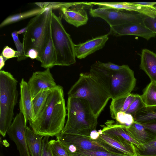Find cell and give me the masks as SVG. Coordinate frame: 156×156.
I'll return each mask as SVG.
<instances>
[{
    "label": "cell",
    "instance_id": "obj_1",
    "mask_svg": "<svg viewBox=\"0 0 156 156\" xmlns=\"http://www.w3.org/2000/svg\"><path fill=\"white\" fill-rule=\"evenodd\" d=\"M66 108L63 87L59 85L53 89L40 113L33 121L29 122L35 133L44 136L59 135L65 123Z\"/></svg>",
    "mask_w": 156,
    "mask_h": 156
},
{
    "label": "cell",
    "instance_id": "obj_2",
    "mask_svg": "<svg viewBox=\"0 0 156 156\" xmlns=\"http://www.w3.org/2000/svg\"><path fill=\"white\" fill-rule=\"evenodd\" d=\"M117 71H112L102 66L98 61L90 67V74L104 89L112 100L131 93L136 84L134 72L127 65Z\"/></svg>",
    "mask_w": 156,
    "mask_h": 156
},
{
    "label": "cell",
    "instance_id": "obj_3",
    "mask_svg": "<svg viewBox=\"0 0 156 156\" xmlns=\"http://www.w3.org/2000/svg\"><path fill=\"white\" fill-rule=\"evenodd\" d=\"M66 109L67 120L61 133L90 136L96 130L98 118L87 101L68 97Z\"/></svg>",
    "mask_w": 156,
    "mask_h": 156
},
{
    "label": "cell",
    "instance_id": "obj_4",
    "mask_svg": "<svg viewBox=\"0 0 156 156\" xmlns=\"http://www.w3.org/2000/svg\"><path fill=\"white\" fill-rule=\"evenodd\" d=\"M68 97L83 99L98 118L111 98L103 87L90 74L82 73L68 93Z\"/></svg>",
    "mask_w": 156,
    "mask_h": 156
},
{
    "label": "cell",
    "instance_id": "obj_5",
    "mask_svg": "<svg viewBox=\"0 0 156 156\" xmlns=\"http://www.w3.org/2000/svg\"><path fill=\"white\" fill-rule=\"evenodd\" d=\"M52 12V9L46 8L29 21L27 30L23 34V43L25 56L29 49L34 48L38 52L36 60L39 61L51 33Z\"/></svg>",
    "mask_w": 156,
    "mask_h": 156
},
{
    "label": "cell",
    "instance_id": "obj_6",
    "mask_svg": "<svg viewBox=\"0 0 156 156\" xmlns=\"http://www.w3.org/2000/svg\"><path fill=\"white\" fill-rule=\"evenodd\" d=\"M17 81L10 73L0 71V133L5 137L13 118L18 95Z\"/></svg>",
    "mask_w": 156,
    "mask_h": 156
},
{
    "label": "cell",
    "instance_id": "obj_7",
    "mask_svg": "<svg viewBox=\"0 0 156 156\" xmlns=\"http://www.w3.org/2000/svg\"><path fill=\"white\" fill-rule=\"evenodd\" d=\"M51 37L56 57V66H69L76 62L75 44L66 30L60 17L53 12L51 22Z\"/></svg>",
    "mask_w": 156,
    "mask_h": 156
},
{
    "label": "cell",
    "instance_id": "obj_8",
    "mask_svg": "<svg viewBox=\"0 0 156 156\" xmlns=\"http://www.w3.org/2000/svg\"><path fill=\"white\" fill-rule=\"evenodd\" d=\"M56 136L68 154L76 151H90L124 153L108 144L99 136L98 139L95 140L92 139L90 136L61 133Z\"/></svg>",
    "mask_w": 156,
    "mask_h": 156
},
{
    "label": "cell",
    "instance_id": "obj_9",
    "mask_svg": "<svg viewBox=\"0 0 156 156\" xmlns=\"http://www.w3.org/2000/svg\"><path fill=\"white\" fill-rule=\"evenodd\" d=\"M90 15L104 20L112 26L142 20V14L126 10L99 7L90 9Z\"/></svg>",
    "mask_w": 156,
    "mask_h": 156
},
{
    "label": "cell",
    "instance_id": "obj_10",
    "mask_svg": "<svg viewBox=\"0 0 156 156\" xmlns=\"http://www.w3.org/2000/svg\"><path fill=\"white\" fill-rule=\"evenodd\" d=\"M27 126L23 115L20 112L16 115L7 132L15 143L20 156H30L26 140Z\"/></svg>",
    "mask_w": 156,
    "mask_h": 156
},
{
    "label": "cell",
    "instance_id": "obj_11",
    "mask_svg": "<svg viewBox=\"0 0 156 156\" xmlns=\"http://www.w3.org/2000/svg\"><path fill=\"white\" fill-rule=\"evenodd\" d=\"M108 34L116 36L135 35L143 37L147 40H149L156 36V34L151 31L145 26L143 20L111 26Z\"/></svg>",
    "mask_w": 156,
    "mask_h": 156
},
{
    "label": "cell",
    "instance_id": "obj_12",
    "mask_svg": "<svg viewBox=\"0 0 156 156\" xmlns=\"http://www.w3.org/2000/svg\"><path fill=\"white\" fill-rule=\"evenodd\" d=\"M89 6L85 2H67L60 9L67 23L78 27L87 23L88 17L85 7Z\"/></svg>",
    "mask_w": 156,
    "mask_h": 156
},
{
    "label": "cell",
    "instance_id": "obj_13",
    "mask_svg": "<svg viewBox=\"0 0 156 156\" xmlns=\"http://www.w3.org/2000/svg\"><path fill=\"white\" fill-rule=\"evenodd\" d=\"M50 68L34 72L27 82L32 99L41 90H53L57 86Z\"/></svg>",
    "mask_w": 156,
    "mask_h": 156
},
{
    "label": "cell",
    "instance_id": "obj_14",
    "mask_svg": "<svg viewBox=\"0 0 156 156\" xmlns=\"http://www.w3.org/2000/svg\"><path fill=\"white\" fill-rule=\"evenodd\" d=\"M20 86V112L23 115L27 126L28 121L29 122L33 121L35 120L36 117L34 111L32 96L27 83L22 78Z\"/></svg>",
    "mask_w": 156,
    "mask_h": 156
},
{
    "label": "cell",
    "instance_id": "obj_15",
    "mask_svg": "<svg viewBox=\"0 0 156 156\" xmlns=\"http://www.w3.org/2000/svg\"><path fill=\"white\" fill-rule=\"evenodd\" d=\"M108 34L98 36L78 44H75L76 57L78 59L85 58L88 55L101 49L108 39Z\"/></svg>",
    "mask_w": 156,
    "mask_h": 156
},
{
    "label": "cell",
    "instance_id": "obj_16",
    "mask_svg": "<svg viewBox=\"0 0 156 156\" xmlns=\"http://www.w3.org/2000/svg\"><path fill=\"white\" fill-rule=\"evenodd\" d=\"M106 8L126 10L139 13L151 17H156L153 7L144 6L135 4L134 2H105L103 4Z\"/></svg>",
    "mask_w": 156,
    "mask_h": 156
},
{
    "label": "cell",
    "instance_id": "obj_17",
    "mask_svg": "<svg viewBox=\"0 0 156 156\" xmlns=\"http://www.w3.org/2000/svg\"><path fill=\"white\" fill-rule=\"evenodd\" d=\"M99 137L105 142L122 153L131 156H137L135 145L123 138L108 135L101 133L99 131Z\"/></svg>",
    "mask_w": 156,
    "mask_h": 156
},
{
    "label": "cell",
    "instance_id": "obj_18",
    "mask_svg": "<svg viewBox=\"0 0 156 156\" xmlns=\"http://www.w3.org/2000/svg\"><path fill=\"white\" fill-rule=\"evenodd\" d=\"M140 69L146 74L151 81L156 82V54L147 49H142Z\"/></svg>",
    "mask_w": 156,
    "mask_h": 156
},
{
    "label": "cell",
    "instance_id": "obj_19",
    "mask_svg": "<svg viewBox=\"0 0 156 156\" xmlns=\"http://www.w3.org/2000/svg\"><path fill=\"white\" fill-rule=\"evenodd\" d=\"M126 129L130 136L140 144H143L156 139V135L146 129L141 123L134 121Z\"/></svg>",
    "mask_w": 156,
    "mask_h": 156
},
{
    "label": "cell",
    "instance_id": "obj_20",
    "mask_svg": "<svg viewBox=\"0 0 156 156\" xmlns=\"http://www.w3.org/2000/svg\"><path fill=\"white\" fill-rule=\"evenodd\" d=\"M26 136L30 156H42L43 136L36 134L28 126L26 127Z\"/></svg>",
    "mask_w": 156,
    "mask_h": 156
},
{
    "label": "cell",
    "instance_id": "obj_21",
    "mask_svg": "<svg viewBox=\"0 0 156 156\" xmlns=\"http://www.w3.org/2000/svg\"><path fill=\"white\" fill-rule=\"evenodd\" d=\"M41 66L45 69L56 66V57L51 33L42 55L39 61Z\"/></svg>",
    "mask_w": 156,
    "mask_h": 156
},
{
    "label": "cell",
    "instance_id": "obj_22",
    "mask_svg": "<svg viewBox=\"0 0 156 156\" xmlns=\"http://www.w3.org/2000/svg\"><path fill=\"white\" fill-rule=\"evenodd\" d=\"M136 95V94L131 93L126 96L112 100L110 106L111 117L115 119L117 112H125L134 99Z\"/></svg>",
    "mask_w": 156,
    "mask_h": 156
},
{
    "label": "cell",
    "instance_id": "obj_23",
    "mask_svg": "<svg viewBox=\"0 0 156 156\" xmlns=\"http://www.w3.org/2000/svg\"><path fill=\"white\" fill-rule=\"evenodd\" d=\"M46 8H38L18 14L10 16L5 19L0 24V27L16 23L21 20L35 16L44 11Z\"/></svg>",
    "mask_w": 156,
    "mask_h": 156
},
{
    "label": "cell",
    "instance_id": "obj_24",
    "mask_svg": "<svg viewBox=\"0 0 156 156\" xmlns=\"http://www.w3.org/2000/svg\"><path fill=\"white\" fill-rule=\"evenodd\" d=\"M145 107L156 106V82L151 81L141 95Z\"/></svg>",
    "mask_w": 156,
    "mask_h": 156
},
{
    "label": "cell",
    "instance_id": "obj_25",
    "mask_svg": "<svg viewBox=\"0 0 156 156\" xmlns=\"http://www.w3.org/2000/svg\"><path fill=\"white\" fill-rule=\"evenodd\" d=\"M134 121L144 123L156 120V106L144 107L134 117Z\"/></svg>",
    "mask_w": 156,
    "mask_h": 156
},
{
    "label": "cell",
    "instance_id": "obj_26",
    "mask_svg": "<svg viewBox=\"0 0 156 156\" xmlns=\"http://www.w3.org/2000/svg\"><path fill=\"white\" fill-rule=\"evenodd\" d=\"M52 90H41L32 99L33 108L36 118L44 107Z\"/></svg>",
    "mask_w": 156,
    "mask_h": 156
},
{
    "label": "cell",
    "instance_id": "obj_27",
    "mask_svg": "<svg viewBox=\"0 0 156 156\" xmlns=\"http://www.w3.org/2000/svg\"><path fill=\"white\" fill-rule=\"evenodd\" d=\"M135 147L137 156H156V139Z\"/></svg>",
    "mask_w": 156,
    "mask_h": 156
},
{
    "label": "cell",
    "instance_id": "obj_28",
    "mask_svg": "<svg viewBox=\"0 0 156 156\" xmlns=\"http://www.w3.org/2000/svg\"><path fill=\"white\" fill-rule=\"evenodd\" d=\"M68 154L69 156H131L124 153L114 154L100 151H76Z\"/></svg>",
    "mask_w": 156,
    "mask_h": 156
},
{
    "label": "cell",
    "instance_id": "obj_29",
    "mask_svg": "<svg viewBox=\"0 0 156 156\" xmlns=\"http://www.w3.org/2000/svg\"><path fill=\"white\" fill-rule=\"evenodd\" d=\"M144 107L141 95L136 94L134 99L125 112L131 115L134 117L136 113Z\"/></svg>",
    "mask_w": 156,
    "mask_h": 156
},
{
    "label": "cell",
    "instance_id": "obj_30",
    "mask_svg": "<svg viewBox=\"0 0 156 156\" xmlns=\"http://www.w3.org/2000/svg\"><path fill=\"white\" fill-rule=\"evenodd\" d=\"M49 143L53 156H69L58 139L50 140Z\"/></svg>",
    "mask_w": 156,
    "mask_h": 156
},
{
    "label": "cell",
    "instance_id": "obj_31",
    "mask_svg": "<svg viewBox=\"0 0 156 156\" xmlns=\"http://www.w3.org/2000/svg\"><path fill=\"white\" fill-rule=\"evenodd\" d=\"M115 119L119 124L126 126H130L134 122V117L131 115L123 112H117Z\"/></svg>",
    "mask_w": 156,
    "mask_h": 156
},
{
    "label": "cell",
    "instance_id": "obj_32",
    "mask_svg": "<svg viewBox=\"0 0 156 156\" xmlns=\"http://www.w3.org/2000/svg\"><path fill=\"white\" fill-rule=\"evenodd\" d=\"M11 35L16 48L17 51L19 53V56L17 58V61H20L26 59L27 58L25 55L23 43L20 41L19 39L17 31H15L12 32Z\"/></svg>",
    "mask_w": 156,
    "mask_h": 156
},
{
    "label": "cell",
    "instance_id": "obj_33",
    "mask_svg": "<svg viewBox=\"0 0 156 156\" xmlns=\"http://www.w3.org/2000/svg\"><path fill=\"white\" fill-rule=\"evenodd\" d=\"M142 18L145 26L151 31L156 34V17H151L142 14Z\"/></svg>",
    "mask_w": 156,
    "mask_h": 156
},
{
    "label": "cell",
    "instance_id": "obj_34",
    "mask_svg": "<svg viewBox=\"0 0 156 156\" xmlns=\"http://www.w3.org/2000/svg\"><path fill=\"white\" fill-rule=\"evenodd\" d=\"M1 55L2 56L5 60L13 58H18L19 53L8 46H6L4 48Z\"/></svg>",
    "mask_w": 156,
    "mask_h": 156
},
{
    "label": "cell",
    "instance_id": "obj_35",
    "mask_svg": "<svg viewBox=\"0 0 156 156\" xmlns=\"http://www.w3.org/2000/svg\"><path fill=\"white\" fill-rule=\"evenodd\" d=\"M49 137L46 136L43 138L42 156H53L49 140Z\"/></svg>",
    "mask_w": 156,
    "mask_h": 156
},
{
    "label": "cell",
    "instance_id": "obj_36",
    "mask_svg": "<svg viewBox=\"0 0 156 156\" xmlns=\"http://www.w3.org/2000/svg\"><path fill=\"white\" fill-rule=\"evenodd\" d=\"M99 64L102 66L109 70L112 71H117L121 69L123 67V66H119L111 62L107 63H103L100 61H98Z\"/></svg>",
    "mask_w": 156,
    "mask_h": 156
},
{
    "label": "cell",
    "instance_id": "obj_37",
    "mask_svg": "<svg viewBox=\"0 0 156 156\" xmlns=\"http://www.w3.org/2000/svg\"><path fill=\"white\" fill-rule=\"evenodd\" d=\"M142 124L147 130L156 135V120Z\"/></svg>",
    "mask_w": 156,
    "mask_h": 156
},
{
    "label": "cell",
    "instance_id": "obj_38",
    "mask_svg": "<svg viewBox=\"0 0 156 156\" xmlns=\"http://www.w3.org/2000/svg\"><path fill=\"white\" fill-rule=\"evenodd\" d=\"M38 53L36 50L34 48H30L29 49L27 52L26 56L27 58L29 57L30 58L36 59L37 58Z\"/></svg>",
    "mask_w": 156,
    "mask_h": 156
},
{
    "label": "cell",
    "instance_id": "obj_39",
    "mask_svg": "<svg viewBox=\"0 0 156 156\" xmlns=\"http://www.w3.org/2000/svg\"><path fill=\"white\" fill-rule=\"evenodd\" d=\"M135 4L146 6L153 7L156 4V2H135Z\"/></svg>",
    "mask_w": 156,
    "mask_h": 156
},
{
    "label": "cell",
    "instance_id": "obj_40",
    "mask_svg": "<svg viewBox=\"0 0 156 156\" xmlns=\"http://www.w3.org/2000/svg\"><path fill=\"white\" fill-rule=\"evenodd\" d=\"M99 133L98 131L94 130L92 131L90 133V136L93 140H96L98 138L99 136Z\"/></svg>",
    "mask_w": 156,
    "mask_h": 156
},
{
    "label": "cell",
    "instance_id": "obj_41",
    "mask_svg": "<svg viewBox=\"0 0 156 156\" xmlns=\"http://www.w3.org/2000/svg\"><path fill=\"white\" fill-rule=\"evenodd\" d=\"M5 60L4 59L2 56L0 55V69H1L5 65Z\"/></svg>",
    "mask_w": 156,
    "mask_h": 156
},
{
    "label": "cell",
    "instance_id": "obj_42",
    "mask_svg": "<svg viewBox=\"0 0 156 156\" xmlns=\"http://www.w3.org/2000/svg\"><path fill=\"white\" fill-rule=\"evenodd\" d=\"M28 28V27L27 26L21 29L19 31H17V33L18 34H21L22 33H25Z\"/></svg>",
    "mask_w": 156,
    "mask_h": 156
},
{
    "label": "cell",
    "instance_id": "obj_43",
    "mask_svg": "<svg viewBox=\"0 0 156 156\" xmlns=\"http://www.w3.org/2000/svg\"><path fill=\"white\" fill-rule=\"evenodd\" d=\"M154 9H155V13H156V7H155V6H154Z\"/></svg>",
    "mask_w": 156,
    "mask_h": 156
}]
</instances>
